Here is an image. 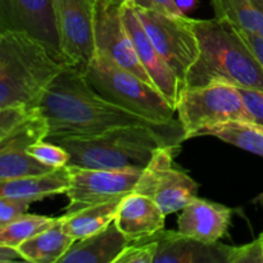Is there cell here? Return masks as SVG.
Listing matches in <instances>:
<instances>
[{"mask_svg":"<svg viewBox=\"0 0 263 263\" xmlns=\"http://www.w3.org/2000/svg\"><path fill=\"white\" fill-rule=\"evenodd\" d=\"M48 122L45 139L92 136L126 126L182 128L179 121L157 123L105 99L87 81L80 67L67 64L48 85L37 104Z\"/></svg>","mask_w":263,"mask_h":263,"instance_id":"obj_1","label":"cell"},{"mask_svg":"<svg viewBox=\"0 0 263 263\" xmlns=\"http://www.w3.org/2000/svg\"><path fill=\"white\" fill-rule=\"evenodd\" d=\"M45 140L55 143L69 154L67 166L99 170H144L158 149L180 148L182 128L126 126L92 136H66Z\"/></svg>","mask_w":263,"mask_h":263,"instance_id":"obj_2","label":"cell"},{"mask_svg":"<svg viewBox=\"0 0 263 263\" xmlns=\"http://www.w3.org/2000/svg\"><path fill=\"white\" fill-rule=\"evenodd\" d=\"M199 44V57L185 79L184 87L213 82L263 89V68L235 28L212 20H193Z\"/></svg>","mask_w":263,"mask_h":263,"instance_id":"obj_3","label":"cell"},{"mask_svg":"<svg viewBox=\"0 0 263 263\" xmlns=\"http://www.w3.org/2000/svg\"><path fill=\"white\" fill-rule=\"evenodd\" d=\"M67 64L28 33L0 35V109L37 108L48 85Z\"/></svg>","mask_w":263,"mask_h":263,"instance_id":"obj_4","label":"cell"},{"mask_svg":"<svg viewBox=\"0 0 263 263\" xmlns=\"http://www.w3.org/2000/svg\"><path fill=\"white\" fill-rule=\"evenodd\" d=\"M85 76L102 97L157 123H174L176 108L158 91L133 72L95 53Z\"/></svg>","mask_w":263,"mask_h":263,"instance_id":"obj_5","label":"cell"},{"mask_svg":"<svg viewBox=\"0 0 263 263\" xmlns=\"http://www.w3.org/2000/svg\"><path fill=\"white\" fill-rule=\"evenodd\" d=\"M176 113L184 131V140L193 139L197 131L208 126L229 121L252 122L238 87L225 82L182 89Z\"/></svg>","mask_w":263,"mask_h":263,"instance_id":"obj_6","label":"cell"},{"mask_svg":"<svg viewBox=\"0 0 263 263\" xmlns=\"http://www.w3.org/2000/svg\"><path fill=\"white\" fill-rule=\"evenodd\" d=\"M135 9L154 48L176 74L182 90L187 72L199 57L193 18L186 14H164L138 7Z\"/></svg>","mask_w":263,"mask_h":263,"instance_id":"obj_7","label":"cell"},{"mask_svg":"<svg viewBox=\"0 0 263 263\" xmlns=\"http://www.w3.org/2000/svg\"><path fill=\"white\" fill-rule=\"evenodd\" d=\"M177 148L158 149L143 170L133 193L149 197L166 216L180 212L198 194L199 185L186 172L175 168L174 152Z\"/></svg>","mask_w":263,"mask_h":263,"instance_id":"obj_8","label":"cell"},{"mask_svg":"<svg viewBox=\"0 0 263 263\" xmlns=\"http://www.w3.org/2000/svg\"><path fill=\"white\" fill-rule=\"evenodd\" d=\"M69 186L66 213L123 198L134 192L143 170H99L67 166Z\"/></svg>","mask_w":263,"mask_h":263,"instance_id":"obj_9","label":"cell"},{"mask_svg":"<svg viewBox=\"0 0 263 263\" xmlns=\"http://www.w3.org/2000/svg\"><path fill=\"white\" fill-rule=\"evenodd\" d=\"M94 4L95 0H53L62 54L82 71L95 54Z\"/></svg>","mask_w":263,"mask_h":263,"instance_id":"obj_10","label":"cell"},{"mask_svg":"<svg viewBox=\"0 0 263 263\" xmlns=\"http://www.w3.org/2000/svg\"><path fill=\"white\" fill-rule=\"evenodd\" d=\"M94 41L95 53L107 57L117 66L133 72L154 86L153 81L139 61L133 41L125 27L122 20V5L115 4L108 0H95Z\"/></svg>","mask_w":263,"mask_h":263,"instance_id":"obj_11","label":"cell"},{"mask_svg":"<svg viewBox=\"0 0 263 263\" xmlns=\"http://www.w3.org/2000/svg\"><path fill=\"white\" fill-rule=\"evenodd\" d=\"M48 135V122L36 108L10 133L0 139V181L37 176L51 172V167L40 163L27 153L32 143Z\"/></svg>","mask_w":263,"mask_h":263,"instance_id":"obj_12","label":"cell"},{"mask_svg":"<svg viewBox=\"0 0 263 263\" xmlns=\"http://www.w3.org/2000/svg\"><path fill=\"white\" fill-rule=\"evenodd\" d=\"M10 31L33 36L67 62L59 44L53 0H0V35Z\"/></svg>","mask_w":263,"mask_h":263,"instance_id":"obj_13","label":"cell"},{"mask_svg":"<svg viewBox=\"0 0 263 263\" xmlns=\"http://www.w3.org/2000/svg\"><path fill=\"white\" fill-rule=\"evenodd\" d=\"M122 20L141 66L149 74L157 90L176 108L181 91L179 79L154 48L148 33L144 30L143 23L139 20L134 3L122 5Z\"/></svg>","mask_w":263,"mask_h":263,"instance_id":"obj_14","label":"cell"},{"mask_svg":"<svg viewBox=\"0 0 263 263\" xmlns=\"http://www.w3.org/2000/svg\"><path fill=\"white\" fill-rule=\"evenodd\" d=\"M157 253L154 263H229L231 247L207 244L180 231L161 230L154 234Z\"/></svg>","mask_w":263,"mask_h":263,"instance_id":"obj_15","label":"cell"},{"mask_svg":"<svg viewBox=\"0 0 263 263\" xmlns=\"http://www.w3.org/2000/svg\"><path fill=\"white\" fill-rule=\"evenodd\" d=\"M180 212L177 220L180 233L203 243L213 244L226 235L234 211L220 203L195 197Z\"/></svg>","mask_w":263,"mask_h":263,"instance_id":"obj_16","label":"cell"},{"mask_svg":"<svg viewBox=\"0 0 263 263\" xmlns=\"http://www.w3.org/2000/svg\"><path fill=\"white\" fill-rule=\"evenodd\" d=\"M166 215L153 199L139 193H130L122 198L115 222L130 239L146 238L164 229Z\"/></svg>","mask_w":263,"mask_h":263,"instance_id":"obj_17","label":"cell"},{"mask_svg":"<svg viewBox=\"0 0 263 263\" xmlns=\"http://www.w3.org/2000/svg\"><path fill=\"white\" fill-rule=\"evenodd\" d=\"M130 241L113 221L99 233L74 240L58 263H115Z\"/></svg>","mask_w":263,"mask_h":263,"instance_id":"obj_18","label":"cell"},{"mask_svg":"<svg viewBox=\"0 0 263 263\" xmlns=\"http://www.w3.org/2000/svg\"><path fill=\"white\" fill-rule=\"evenodd\" d=\"M68 186L69 170L66 166L45 175L0 181V198H17L39 202L51 195L66 194Z\"/></svg>","mask_w":263,"mask_h":263,"instance_id":"obj_19","label":"cell"},{"mask_svg":"<svg viewBox=\"0 0 263 263\" xmlns=\"http://www.w3.org/2000/svg\"><path fill=\"white\" fill-rule=\"evenodd\" d=\"M74 239L62 228V217L46 230L36 234L18 247L23 261L32 263H58L61 257L68 251Z\"/></svg>","mask_w":263,"mask_h":263,"instance_id":"obj_20","label":"cell"},{"mask_svg":"<svg viewBox=\"0 0 263 263\" xmlns=\"http://www.w3.org/2000/svg\"><path fill=\"white\" fill-rule=\"evenodd\" d=\"M122 198L90 205L62 216V228L69 236L77 239L97 234L115 221Z\"/></svg>","mask_w":263,"mask_h":263,"instance_id":"obj_21","label":"cell"},{"mask_svg":"<svg viewBox=\"0 0 263 263\" xmlns=\"http://www.w3.org/2000/svg\"><path fill=\"white\" fill-rule=\"evenodd\" d=\"M215 136L225 143L263 157V126L249 121H229L200 128L193 138Z\"/></svg>","mask_w":263,"mask_h":263,"instance_id":"obj_22","label":"cell"},{"mask_svg":"<svg viewBox=\"0 0 263 263\" xmlns=\"http://www.w3.org/2000/svg\"><path fill=\"white\" fill-rule=\"evenodd\" d=\"M55 221L57 218L54 217L25 213L15 220L0 226V246L17 249L21 244L36 234L50 228Z\"/></svg>","mask_w":263,"mask_h":263,"instance_id":"obj_23","label":"cell"},{"mask_svg":"<svg viewBox=\"0 0 263 263\" xmlns=\"http://www.w3.org/2000/svg\"><path fill=\"white\" fill-rule=\"evenodd\" d=\"M215 18L236 30L256 32V20L251 0H211Z\"/></svg>","mask_w":263,"mask_h":263,"instance_id":"obj_24","label":"cell"},{"mask_svg":"<svg viewBox=\"0 0 263 263\" xmlns=\"http://www.w3.org/2000/svg\"><path fill=\"white\" fill-rule=\"evenodd\" d=\"M27 153L51 168L66 167L69 162V154L66 149L55 143L45 141V139L31 144L27 148Z\"/></svg>","mask_w":263,"mask_h":263,"instance_id":"obj_25","label":"cell"},{"mask_svg":"<svg viewBox=\"0 0 263 263\" xmlns=\"http://www.w3.org/2000/svg\"><path fill=\"white\" fill-rule=\"evenodd\" d=\"M157 241L153 235L130 241L116 258L115 263H154Z\"/></svg>","mask_w":263,"mask_h":263,"instance_id":"obj_26","label":"cell"},{"mask_svg":"<svg viewBox=\"0 0 263 263\" xmlns=\"http://www.w3.org/2000/svg\"><path fill=\"white\" fill-rule=\"evenodd\" d=\"M238 87L244 105L252 118V122L263 126V89Z\"/></svg>","mask_w":263,"mask_h":263,"instance_id":"obj_27","label":"cell"},{"mask_svg":"<svg viewBox=\"0 0 263 263\" xmlns=\"http://www.w3.org/2000/svg\"><path fill=\"white\" fill-rule=\"evenodd\" d=\"M229 263H263V252L258 238L244 246L231 247Z\"/></svg>","mask_w":263,"mask_h":263,"instance_id":"obj_28","label":"cell"},{"mask_svg":"<svg viewBox=\"0 0 263 263\" xmlns=\"http://www.w3.org/2000/svg\"><path fill=\"white\" fill-rule=\"evenodd\" d=\"M32 203V200L30 199L0 198V226L27 213L28 208Z\"/></svg>","mask_w":263,"mask_h":263,"instance_id":"obj_29","label":"cell"},{"mask_svg":"<svg viewBox=\"0 0 263 263\" xmlns=\"http://www.w3.org/2000/svg\"><path fill=\"white\" fill-rule=\"evenodd\" d=\"M36 108L14 107L0 109V139L13 130L18 123L22 122Z\"/></svg>","mask_w":263,"mask_h":263,"instance_id":"obj_30","label":"cell"},{"mask_svg":"<svg viewBox=\"0 0 263 263\" xmlns=\"http://www.w3.org/2000/svg\"><path fill=\"white\" fill-rule=\"evenodd\" d=\"M134 5L138 8H143V9L156 10V12L164 13V14H185L179 8L176 0H135Z\"/></svg>","mask_w":263,"mask_h":263,"instance_id":"obj_31","label":"cell"},{"mask_svg":"<svg viewBox=\"0 0 263 263\" xmlns=\"http://www.w3.org/2000/svg\"><path fill=\"white\" fill-rule=\"evenodd\" d=\"M236 32L240 35V37L243 39L246 45L248 46L249 50L253 53V55L256 57V59L259 62V64H261L263 68V37L262 36H259L258 33L252 32V31H247V30H236Z\"/></svg>","mask_w":263,"mask_h":263,"instance_id":"obj_32","label":"cell"},{"mask_svg":"<svg viewBox=\"0 0 263 263\" xmlns=\"http://www.w3.org/2000/svg\"><path fill=\"white\" fill-rule=\"evenodd\" d=\"M23 261L22 256L20 254L18 249L10 248V247L0 246V263Z\"/></svg>","mask_w":263,"mask_h":263,"instance_id":"obj_33","label":"cell"},{"mask_svg":"<svg viewBox=\"0 0 263 263\" xmlns=\"http://www.w3.org/2000/svg\"><path fill=\"white\" fill-rule=\"evenodd\" d=\"M176 3L180 9H181V12L186 14L187 12H190V10L197 7L198 0H176Z\"/></svg>","mask_w":263,"mask_h":263,"instance_id":"obj_34","label":"cell"},{"mask_svg":"<svg viewBox=\"0 0 263 263\" xmlns=\"http://www.w3.org/2000/svg\"><path fill=\"white\" fill-rule=\"evenodd\" d=\"M108 2L115 3V4L123 5V4H126V3H134V2H135V0H108Z\"/></svg>","mask_w":263,"mask_h":263,"instance_id":"obj_35","label":"cell"},{"mask_svg":"<svg viewBox=\"0 0 263 263\" xmlns=\"http://www.w3.org/2000/svg\"><path fill=\"white\" fill-rule=\"evenodd\" d=\"M258 240L259 243H261V247H262V252H263V231L261 233V235L258 236Z\"/></svg>","mask_w":263,"mask_h":263,"instance_id":"obj_36","label":"cell"}]
</instances>
